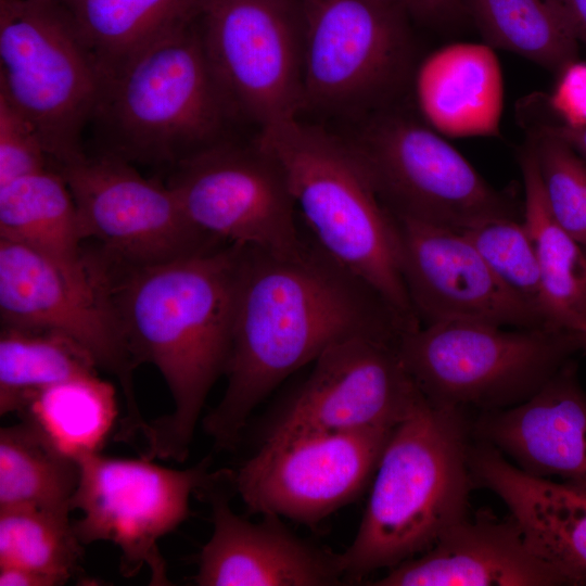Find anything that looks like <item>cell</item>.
Listing matches in <instances>:
<instances>
[{
  "instance_id": "1",
  "label": "cell",
  "mask_w": 586,
  "mask_h": 586,
  "mask_svg": "<svg viewBox=\"0 0 586 586\" xmlns=\"http://www.w3.org/2000/svg\"><path fill=\"white\" fill-rule=\"evenodd\" d=\"M307 232L295 254L244 249L225 393L203 428L232 448L253 410L329 346L354 336L399 342L418 327Z\"/></svg>"
},
{
  "instance_id": "2",
  "label": "cell",
  "mask_w": 586,
  "mask_h": 586,
  "mask_svg": "<svg viewBox=\"0 0 586 586\" xmlns=\"http://www.w3.org/2000/svg\"><path fill=\"white\" fill-rule=\"evenodd\" d=\"M244 246L218 242L158 264L104 259L113 313L136 365L151 364L174 409L149 423L144 456L183 461L206 398L225 374Z\"/></svg>"
},
{
  "instance_id": "3",
  "label": "cell",
  "mask_w": 586,
  "mask_h": 586,
  "mask_svg": "<svg viewBox=\"0 0 586 586\" xmlns=\"http://www.w3.org/2000/svg\"><path fill=\"white\" fill-rule=\"evenodd\" d=\"M463 410L432 405L423 396L394 428L355 538L339 555L345 581L420 555L469 515L475 484Z\"/></svg>"
},
{
  "instance_id": "4",
  "label": "cell",
  "mask_w": 586,
  "mask_h": 586,
  "mask_svg": "<svg viewBox=\"0 0 586 586\" xmlns=\"http://www.w3.org/2000/svg\"><path fill=\"white\" fill-rule=\"evenodd\" d=\"M255 142L282 168L314 241L419 323L399 269L394 219L355 142L297 118L260 129Z\"/></svg>"
},
{
  "instance_id": "5",
  "label": "cell",
  "mask_w": 586,
  "mask_h": 586,
  "mask_svg": "<svg viewBox=\"0 0 586 586\" xmlns=\"http://www.w3.org/2000/svg\"><path fill=\"white\" fill-rule=\"evenodd\" d=\"M231 114L195 20L105 79L90 126L100 152L173 169L224 142L219 135Z\"/></svg>"
},
{
  "instance_id": "6",
  "label": "cell",
  "mask_w": 586,
  "mask_h": 586,
  "mask_svg": "<svg viewBox=\"0 0 586 586\" xmlns=\"http://www.w3.org/2000/svg\"><path fill=\"white\" fill-rule=\"evenodd\" d=\"M105 76L65 0H0V98L56 167L86 154Z\"/></svg>"
},
{
  "instance_id": "7",
  "label": "cell",
  "mask_w": 586,
  "mask_h": 586,
  "mask_svg": "<svg viewBox=\"0 0 586 586\" xmlns=\"http://www.w3.org/2000/svg\"><path fill=\"white\" fill-rule=\"evenodd\" d=\"M398 351L429 403L489 411L528 399L582 348L565 330L450 321L406 331Z\"/></svg>"
},
{
  "instance_id": "8",
  "label": "cell",
  "mask_w": 586,
  "mask_h": 586,
  "mask_svg": "<svg viewBox=\"0 0 586 586\" xmlns=\"http://www.w3.org/2000/svg\"><path fill=\"white\" fill-rule=\"evenodd\" d=\"M1 326L64 335L114 374L123 388L126 415L115 440L144 437L149 423L137 404L128 352L109 298L103 269L89 254L84 266L64 264L30 246L0 239Z\"/></svg>"
},
{
  "instance_id": "9",
  "label": "cell",
  "mask_w": 586,
  "mask_h": 586,
  "mask_svg": "<svg viewBox=\"0 0 586 586\" xmlns=\"http://www.w3.org/2000/svg\"><path fill=\"white\" fill-rule=\"evenodd\" d=\"M355 144L394 217L459 232L493 220L523 219V202L489 186L425 126L387 117L370 126Z\"/></svg>"
},
{
  "instance_id": "10",
  "label": "cell",
  "mask_w": 586,
  "mask_h": 586,
  "mask_svg": "<svg viewBox=\"0 0 586 586\" xmlns=\"http://www.w3.org/2000/svg\"><path fill=\"white\" fill-rule=\"evenodd\" d=\"M201 40L232 114L260 129L304 106L303 14L295 0H201Z\"/></svg>"
},
{
  "instance_id": "11",
  "label": "cell",
  "mask_w": 586,
  "mask_h": 586,
  "mask_svg": "<svg viewBox=\"0 0 586 586\" xmlns=\"http://www.w3.org/2000/svg\"><path fill=\"white\" fill-rule=\"evenodd\" d=\"M77 462L71 507L82 513L73 522L80 543L111 542L120 550L124 576L148 566L153 585H168L157 543L188 518L191 495L213 479L208 459L176 470L145 457L113 458L98 451Z\"/></svg>"
},
{
  "instance_id": "12",
  "label": "cell",
  "mask_w": 586,
  "mask_h": 586,
  "mask_svg": "<svg viewBox=\"0 0 586 586\" xmlns=\"http://www.w3.org/2000/svg\"><path fill=\"white\" fill-rule=\"evenodd\" d=\"M393 430L266 435L231 480L250 512L317 524L364 491Z\"/></svg>"
},
{
  "instance_id": "13",
  "label": "cell",
  "mask_w": 586,
  "mask_h": 586,
  "mask_svg": "<svg viewBox=\"0 0 586 586\" xmlns=\"http://www.w3.org/2000/svg\"><path fill=\"white\" fill-rule=\"evenodd\" d=\"M167 183L203 233L275 254L305 245L296 205L278 162L256 142L209 146L173 168Z\"/></svg>"
},
{
  "instance_id": "14",
  "label": "cell",
  "mask_w": 586,
  "mask_h": 586,
  "mask_svg": "<svg viewBox=\"0 0 586 586\" xmlns=\"http://www.w3.org/2000/svg\"><path fill=\"white\" fill-rule=\"evenodd\" d=\"M54 168L72 193L85 240H98L113 263L158 264L222 242L191 222L170 187L119 156L86 153Z\"/></svg>"
},
{
  "instance_id": "15",
  "label": "cell",
  "mask_w": 586,
  "mask_h": 586,
  "mask_svg": "<svg viewBox=\"0 0 586 586\" xmlns=\"http://www.w3.org/2000/svg\"><path fill=\"white\" fill-rule=\"evenodd\" d=\"M398 344L354 336L326 348L266 435L394 429L423 398Z\"/></svg>"
},
{
  "instance_id": "16",
  "label": "cell",
  "mask_w": 586,
  "mask_h": 586,
  "mask_svg": "<svg viewBox=\"0 0 586 586\" xmlns=\"http://www.w3.org/2000/svg\"><path fill=\"white\" fill-rule=\"evenodd\" d=\"M396 0H304V105L337 109L381 91L405 52Z\"/></svg>"
},
{
  "instance_id": "17",
  "label": "cell",
  "mask_w": 586,
  "mask_h": 586,
  "mask_svg": "<svg viewBox=\"0 0 586 586\" xmlns=\"http://www.w3.org/2000/svg\"><path fill=\"white\" fill-rule=\"evenodd\" d=\"M392 217L402 278L421 326L473 321L551 328L535 305L494 273L462 232Z\"/></svg>"
},
{
  "instance_id": "18",
  "label": "cell",
  "mask_w": 586,
  "mask_h": 586,
  "mask_svg": "<svg viewBox=\"0 0 586 586\" xmlns=\"http://www.w3.org/2000/svg\"><path fill=\"white\" fill-rule=\"evenodd\" d=\"M205 489L213 532L199 556L194 582L200 586H330L344 575L339 555L295 535L277 514L254 523L237 514L224 491Z\"/></svg>"
},
{
  "instance_id": "19",
  "label": "cell",
  "mask_w": 586,
  "mask_h": 586,
  "mask_svg": "<svg viewBox=\"0 0 586 586\" xmlns=\"http://www.w3.org/2000/svg\"><path fill=\"white\" fill-rule=\"evenodd\" d=\"M374 586H566L515 521L470 515L425 551L388 569Z\"/></svg>"
},
{
  "instance_id": "20",
  "label": "cell",
  "mask_w": 586,
  "mask_h": 586,
  "mask_svg": "<svg viewBox=\"0 0 586 586\" xmlns=\"http://www.w3.org/2000/svg\"><path fill=\"white\" fill-rule=\"evenodd\" d=\"M472 432L527 473L586 483V392L573 360L528 399L482 411Z\"/></svg>"
},
{
  "instance_id": "21",
  "label": "cell",
  "mask_w": 586,
  "mask_h": 586,
  "mask_svg": "<svg viewBox=\"0 0 586 586\" xmlns=\"http://www.w3.org/2000/svg\"><path fill=\"white\" fill-rule=\"evenodd\" d=\"M475 485L497 495L530 546L565 579L586 585V483L527 473L494 446L471 444Z\"/></svg>"
},
{
  "instance_id": "22",
  "label": "cell",
  "mask_w": 586,
  "mask_h": 586,
  "mask_svg": "<svg viewBox=\"0 0 586 586\" xmlns=\"http://www.w3.org/2000/svg\"><path fill=\"white\" fill-rule=\"evenodd\" d=\"M417 95L423 115L441 133H498L502 76L489 46L455 43L434 52L419 69Z\"/></svg>"
},
{
  "instance_id": "23",
  "label": "cell",
  "mask_w": 586,
  "mask_h": 586,
  "mask_svg": "<svg viewBox=\"0 0 586 586\" xmlns=\"http://www.w3.org/2000/svg\"><path fill=\"white\" fill-rule=\"evenodd\" d=\"M520 166L524 184L523 221L538 258L543 314L551 328L578 335L586 332V247L555 220L532 149L521 152Z\"/></svg>"
},
{
  "instance_id": "24",
  "label": "cell",
  "mask_w": 586,
  "mask_h": 586,
  "mask_svg": "<svg viewBox=\"0 0 586 586\" xmlns=\"http://www.w3.org/2000/svg\"><path fill=\"white\" fill-rule=\"evenodd\" d=\"M105 79L191 25L201 0H65Z\"/></svg>"
},
{
  "instance_id": "25",
  "label": "cell",
  "mask_w": 586,
  "mask_h": 586,
  "mask_svg": "<svg viewBox=\"0 0 586 586\" xmlns=\"http://www.w3.org/2000/svg\"><path fill=\"white\" fill-rule=\"evenodd\" d=\"M0 239L72 266L89 260L74 199L54 167L0 186Z\"/></svg>"
},
{
  "instance_id": "26",
  "label": "cell",
  "mask_w": 586,
  "mask_h": 586,
  "mask_svg": "<svg viewBox=\"0 0 586 586\" xmlns=\"http://www.w3.org/2000/svg\"><path fill=\"white\" fill-rule=\"evenodd\" d=\"M17 413L75 460L100 451L118 419L114 386L97 373L35 393Z\"/></svg>"
},
{
  "instance_id": "27",
  "label": "cell",
  "mask_w": 586,
  "mask_h": 586,
  "mask_svg": "<svg viewBox=\"0 0 586 586\" xmlns=\"http://www.w3.org/2000/svg\"><path fill=\"white\" fill-rule=\"evenodd\" d=\"M77 460L56 449L22 420L0 430V508L35 507L71 512Z\"/></svg>"
},
{
  "instance_id": "28",
  "label": "cell",
  "mask_w": 586,
  "mask_h": 586,
  "mask_svg": "<svg viewBox=\"0 0 586 586\" xmlns=\"http://www.w3.org/2000/svg\"><path fill=\"white\" fill-rule=\"evenodd\" d=\"M492 46L559 74L577 60L578 40L555 0H461Z\"/></svg>"
},
{
  "instance_id": "29",
  "label": "cell",
  "mask_w": 586,
  "mask_h": 586,
  "mask_svg": "<svg viewBox=\"0 0 586 586\" xmlns=\"http://www.w3.org/2000/svg\"><path fill=\"white\" fill-rule=\"evenodd\" d=\"M92 356L51 331L1 326L0 415L18 412L35 393L72 378L97 373Z\"/></svg>"
},
{
  "instance_id": "30",
  "label": "cell",
  "mask_w": 586,
  "mask_h": 586,
  "mask_svg": "<svg viewBox=\"0 0 586 586\" xmlns=\"http://www.w3.org/2000/svg\"><path fill=\"white\" fill-rule=\"evenodd\" d=\"M81 547L69 512L0 508V568L31 570L63 585L78 568Z\"/></svg>"
},
{
  "instance_id": "31",
  "label": "cell",
  "mask_w": 586,
  "mask_h": 586,
  "mask_svg": "<svg viewBox=\"0 0 586 586\" xmlns=\"http://www.w3.org/2000/svg\"><path fill=\"white\" fill-rule=\"evenodd\" d=\"M531 144L555 220L586 247V161L565 141L542 129Z\"/></svg>"
},
{
  "instance_id": "32",
  "label": "cell",
  "mask_w": 586,
  "mask_h": 586,
  "mask_svg": "<svg viewBox=\"0 0 586 586\" xmlns=\"http://www.w3.org/2000/svg\"><path fill=\"white\" fill-rule=\"evenodd\" d=\"M462 233L504 283L543 313L538 258L523 219L493 220Z\"/></svg>"
},
{
  "instance_id": "33",
  "label": "cell",
  "mask_w": 586,
  "mask_h": 586,
  "mask_svg": "<svg viewBox=\"0 0 586 586\" xmlns=\"http://www.w3.org/2000/svg\"><path fill=\"white\" fill-rule=\"evenodd\" d=\"M53 167L31 125L0 98V186Z\"/></svg>"
},
{
  "instance_id": "34",
  "label": "cell",
  "mask_w": 586,
  "mask_h": 586,
  "mask_svg": "<svg viewBox=\"0 0 586 586\" xmlns=\"http://www.w3.org/2000/svg\"><path fill=\"white\" fill-rule=\"evenodd\" d=\"M549 105L570 127H586V62L573 61L559 74Z\"/></svg>"
},
{
  "instance_id": "35",
  "label": "cell",
  "mask_w": 586,
  "mask_h": 586,
  "mask_svg": "<svg viewBox=\"0 0 586 586\" xmlns=\"http://www.w3.org/2000/svg\"><path fill=\"white\" fill-rule=\"evenodd\" d=\"M397 3L413 15L441 21L457 14L462 8L461 0H396Z\"/></svg>"
},
{
  "instance_id": "36",
  "label": "cell",
  "mask_w": 586,
  "mask_h": 586,
  "mask_svg": "<svg viewBox=\"0 0 586 586\" xmlns=\"http://www.w3.org/2000/svg\"><path fill=\"white\" fill-rule=\"evenodd\" d=\"M1 586H55L54 582L35 571L15 568H0Z\"/></svg>"
},
{
  "instance_id": "37",
  "label": "cell",
  "mask_w": 586,
  "mask_h": 586,
  "mask_svg": "<svg viewBox=\"0 0 586 586\" xmlns=\"http://www.w3.org/2000/svg\"><path fill=\"white\" fill-rule=\"evenodd\" d=\"M568 20L576 39L586 47V0H555Z\"/></svg>"
},
{
  "instance_id": "38",
  "label": "cell",
  "mask_w": 586,
  "mask_h": 586,
  "mask_svg": "<svg viewBox=\"0 0 586 586\" xmlns=\"http://www.w3.org/2000/svg\"><path fill=\"white\" fill-rule=\"evenodd\" d=\"M540 129L565 141L586 161V127H570L559 123L545 125Z\"/></svg>"
},
{
  "instance_id": "39",
  "label": "cell",
  "mask_w": 586,
  "mask_h": 586,
  "mask_svg": "<svg viewBox=\"0 0 586 586\" xmlns=\"http://www.w3.org/2000/svg\"><path fill=\"white\" fill-rule=\"evenodd\" d=\"M578 341H579L582 351H586V334L579 335Z\"/></svg>"
}]
</instances>
